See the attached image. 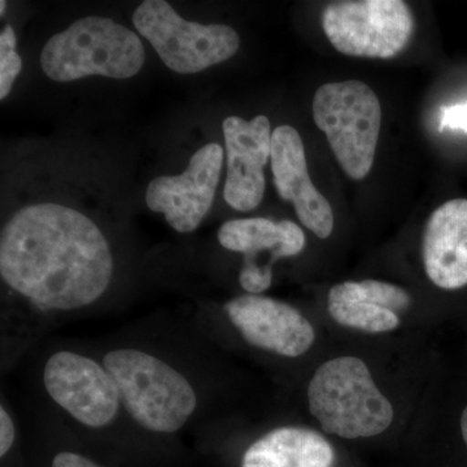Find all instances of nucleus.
<instances>
[{
    "instance_id": "nucleus-1",
    "label": "nucleus",
    "mask_w": 467,
    "mask_h": 467,
    "mask_svg": "<svg viewBox=\"0 0 467 467\" xmlns=\"http://www.w3.org/2000/svg\"><path fill=\"white\" fill-rule=\"evenodd\" d=\"M106 236L81 212L55 202L27 205L3 226L0 275L42 310H76L103 296L112 279Z\"/></svg>"
},
{
    "instance_id": "nucleus-2",
    "label": "nucleus",
    "mask_w": 467,
    "mask_h": 467,
    "mask_svg": "<svg viewBox=\"0 0 467 467\" xmlns=\"http://www.w3.org/2000/svg\"><path fill=\"white\" fill-rule=\"evenodd\" d=\"M310 413L325 432L343 439L371 438L386 431L393 408L361 358H337L317 368L308 387Z\"/></svg>"
},
{
    "instance_id": "nucleus-3",
    "label": "nucleus",
    "mask_w": 467,
    "mask_h": 467,
    "mask_svg": "<svg viewBox=\"0 0 467 467\" xmlns=\"http://www.w3.org/2000/svg\"><path fill=\"white\" fill-rule=\"evenodd\" d=\"M103 367L116 383L126 411L150 431H178L195 411L198 399L192 384L155 356L116 349L107 353Z\"/></svg>"
},
{
    "instance_id": "nucleus-4",
    "label": "nucleus",
    "mask_w": 467,
    "mask_h": 467,
    "mask_svg": "<svg viewBox=\"0 0 467 467\" xmlns=\"http://www.w3.org/2000/svg\"><path fill=\"white\" fill-rule=\"evenodd\" d=\"M144 57L137 34L109 17L88 16L48 39L42 50L41 67L57 82L88 76L126 79L142 69Z\"/></svg>"
},
{
    "instance_id": "nucleus-5",
    "label": "nucleus",
    "mask_w": 467,
    "mask_h": 467,
    "mask_svg": "<svg viewBox=\"0 0 467 467\" xmlns=\"http://www.w3.org/2000/svg\"><path fill=\"white\" fill-rule=\"evenodd\" d=\"M313 119L343 171L352 180H364L373 168L382 125L373 88L358 79L322 85L313 99Z\"/></svg>"
},
{
    "instance_id": "nucleus-6",
    "label": "nucleus",
    "mask_w": 467,
    "mask_h": 467,
    "mask_svg": "<svg viewBox=\"0 0 467 467\" xmlns=\"http://www.w3.org/2000/svg\"><path fill=\"white\" fill-rule=\"evenodd\" d=\"M133 24L165 66L182 75L202 72L229 60L241 38L229 26H202L181 17L164 0H146L135 9Z\"/></svg>"
},
{
    "instance_id": "nucleus-7",
    "label": "nucleus",
    "mask_w": 467,
    "mask_h": 467,
    "mask_svg": "<svg viewBox=\"0 0 467 467\" xmlns=\"http://www.w3.org/2000/svg\"><path fill=\"white\" fill-rule=\"evenodd\" d=\"M322 26L340 54L391 58L408 45L414 20L401 0H348L328 5L322 15Z\"/></svg>"
},
{
    "instance_id": "nucleus-8",
    "label": "nucleus",
    "mask_w": 467,
    "mask_h": 467,
    "mask_svg": "<svg viewBox=\"0 0 467 467\" xmlns=\"http://www.w3.org/2000/svg\"><path fill=\"white\" fill-rule=\"evenodd\" d=\"M43 383L52 400L82 425L99 429L117 416L119 389L106 368L92 358L60 350L48 358Z\"/></svg>"
},
{
    "instance_id": "nucleus-9",
    "label": "nucleus",
    "mask_w": 467,
    "mask_h": 467,
    "mask_svg": "<svg viewBox=\"0 0 467 467\" xmlns=\"http://www.w3.org/2000/svg\"><path fill=\"white\" fill-rule=\"evenodd\" d=\"M223 160V150L220 144L209 143L196 150L182 174L164 175L150 181L147 187V205L150 211L164 214L175 232H193L213 204Z\"/></svg>"
},
{
    "instance_id": "nucleus-10",
    "label": "nucleus",
    "mask_w": 467,
    "mask_h": 467,
    "mask_svg": "<svg viewBox=\"0 0 467 467\" xmlns=\"http://www.w3.org/2000/svg\"><path fill=\"white\" fill-rule=\"evenodd\" d=\"M227 175L223 196L230 207L250 212L259 207L265 193L264 168L272 156V128L266 116L223 119Z\"/></svg>"
},
{
    "instance_id": "nucleus-11",
    "label": "nucleus",
    "mask_w": 467,
    "mask_h": 467,
    "mask_svg": "<svg viewBox=\"0 0 467 467\" xmlns=\"http://www.w3.org/2000/svg\"><path fill=\"white\" fill-rule=\"evenodd\" d=\"M225 312L242 337L257 348L299 358L315 343V328L308 319L288 304L272 297H235L227 301Z\"/></svg>"
},
{
    "instance_id": "nucleus-12",
    "label": "nucleus",
    "mask_w": 467,
    "mask_h": 467,
    "mask_svg": "<svg viewBox=\"0 0 467 467\" xmlns=\"http://www.w3.org/2000/svg\"><path fill=\"white\" fill-rule=\"evenodd\" d=\"M270 162L279 196L294 204L301 223L310 232L328 238L334 229L333 208L310 181L306 149L296 129L282 125L273 131Z\"/></svg>"
},
{
    "instance_id": "nucleus-13",
    "label": "nucleus",
    "mask_w": 467,
    "mask_h": 467,
    "mask_svg": "<svg viewBox=\"0 0 467 467\" xmlns=\"http://www.w3.org/2000/svg\"><path fill=\"white\" fill-rule=\"evenodd\" d=\"M423 263L430 281L442 290L467 285V199L444 202L427 221Z\"/></svg>"
},
{
    "instance_id": "nucleus-14",
    "label": "nucleus",
    "mask_w": 467,
    "mask_h": 467,
    "mask_svg": "<svg viewBox=\"0 0 467 467\" xmlns=\"http://www.w3.org/2000/svg\"><path fill=\"white\" fill-rule=\"evenodd\" d=\"M218 242L226 250L244 254L239 275L243 284L256 272L261 252H269L275 261L296 256L306 245V235L292 221L243 218L223 223L218 230Z\"/></svg>"
},
{
    "instance_id": "nucleus-15",
    "label": "nucleus",
    "mask_w": 467,
    "mask_h": 467,
    "mask_svg": "<svg viewBox=\"0 0 467 467\" xmlns=\"http://www.w3.org/2000/svg\"><path fill=\"white\" fill-rule=\"evenodd\" d=\"M334 450L324 436L303 427H281L245 451L242 467H333Z\"/></svg>"
},
{
    "instance_id": "nucleus-16",
    "label": "nucleus",
    "mask_w": 467,
    "mask_h": 467,
    "mask_svg": "<svg viewBox=\"0 0 467 467\" xmlns=\"http://www.w3.org/2000/svg\"><path fill=\"white\" fill-rule=\"evenodd\" d=\"M327 308L337 324L365 333H389L400 325L398 313L353 296L342 285L328 292Z\"/></svg>"
},
{
    "instance_id": "nucleus-17",
    "label": "nucleus",
    "mask_w": 467,
    "mask_h": 467,
    "mask_svg": "<svg viewBox=\"0 0 467 467\" xmlns=\"http://www.w3.org/2000/svg\"><path fill=\"white\" fill-rule=\"evenodd\" d=\"M342 287L348 294L392 312L408 309L411 304L410 295L399 285L387 282L367 279L362 282H344Z\"/></svg>"
},
{
    "instance_id": "nucleus-18",
    "label": "nucleus",
    "mask_w": 467,
    "mask_h": 467,
    "mask_svg": "<svg viewBox=\"0 0 467 467\" xmlns=\"http://www.w3.org/2000/svg\"><path fill=\"white\" fill-rule=\"evenodd\" d=\"M16 33L14 27L5 26L0 34V99L12 90V85L23 69V60L16 52Z\"/></svg>"
},
{
    "instance_id": "nucleus-19",
    "label": "nucleus",
    "mask_w": 467,
    "mask_h": 467,
    "mask_svg": "<svg viewBox=\"0 0 467 467\" xmlns=\"http://www.w3.org/2000/svg\"><path fill=\"white\" fill-rule=\"evenodd\" d=\"M441 128L462 130L467 133V103L444 109L441 115Z\"/></svg>"
},
{
    "instance_id": "nucleus-20",
    "label": "nucleus",
    "mask_w": 467,
    "mask_h": 467,
    "mask_svg": "<svg viewBox=\"0 0 467 467\" xmlns=\"http://www.w3.org/2000/svg\"><path fill=\"white\" fill-rule=\"evenodd\" d=\"M16 430L14 420L5 408H0V456L5 457L14 445Z\"/></svg>"
},
{
    "instance_id": "nucleus-21",
    "label": "nucleus",
    "mask_w": 467,
    "mask_h": 467,
    "mask_svg": "<svg viewBox=\"0 0 467 467\" xmlns=\"http://www.w3.org/2000/svg\"><path fill=\"white\" fill-rule=\"evenodd\" d=\"M52 467H100L91 460L86 459L81 454L72 453V451H63L58 453L52 462Z\"/></svg>"
},
{
    "instance_id": "nucleus-22",
    "label": "nucleus",
    "mask_w": 467,
    "mask_h": 467,
    "mask_svg": "<svg viewBox=\"0 0 467 467\" xmlns=\"http://www.w3.org/2000/svg\"><path fill=\"white\" fill-rule=\"evenodd\" d=\"M461 431H462L463 441L467 445V407L463 410L462 417H461Z\"/></svg>"
},
{
    "instance_id": "nucleus-23",
    "label": "nucleus",
    "mask_w": 467,
    "mask_h": 467,
    "mask_svg": "<svg viewBox=\"0 0 467 467\" xmlns=\"http://www.w3.org/2000/svg\"><path fill=\"white\" fill-rule=\"evenodd\" d=\"M5 8H7V3H5V0H2V2H0V16L5 15Z\"/></svg>"
}]
</instances>
